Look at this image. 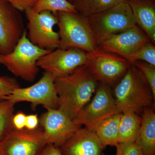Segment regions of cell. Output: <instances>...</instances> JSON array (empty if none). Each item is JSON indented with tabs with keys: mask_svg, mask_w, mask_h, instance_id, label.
Masks as SVG:
<instances>
[{
	"mask_svg": "<svg viewBox=\"0 0 155 155\" xmlns=\"http://www.w3.org/2000/svg\"><path fill=\"white\" fill-rule=\"evenodd\" d=\"M54 84L58 109L72 120L90 101L99 84L84 65L69 75L55 78Z\"/></svg>",
	"mask_w": 155,
	"mask_h": 155,
	"instance_id": "obj_1",
	"label": "cell"
},
{
	"mask_svg": "<svg viewBox=\"0 0 155 155\" xmlns=\"http://www.w3.org/2000/svg\"><path fill=\"white\" fill-rule=\"evenodd\" d=\"M24 12L28 21L27 37L29 41L46 51H52L59 48L60 36L54 29L58 22L57 14L48 11L38 13L33 8L27 9Z\"/></svg>",
	"mask_w": 155,
	"mask_h": 155,
	"instance_id": "obj_6",
	"label": "cell"
},
{
	"mask_svg": "<svg viewBox=\"0 0 155 155\" xmlns=\"http://www.w3.org/2000/svg\"><path fill=\"white\" fill-rule=\"evenodd\" d=\"M121 114L109 117L98 125L94 131L105 147H116L119 143L118 134Z\"/></svg>",
	"mask_w": 155,
	"mask_h": 155,
	"instance_id": "obj_18",
	"label": "cell"
},
{
	"mask_svg": "<svg viewBox=\"0 0 155 155\" xmlns=\"http://www.w3.org/2000/svg\"><path fill=\"white\" fill-rule=\"evenodd\" d=\"M2 141H1V140H0V147H1V144H2Z\"/></svg>",
	"mask_w": 155,
	"mask_h": 155,
	"instance_id": "obj_32",
	"label": "cell"
},
{
	"mask_svg": "<svg viewBox=\"0 0 155 155\" xmlns=\"http://www.w3.org/2000/svg\"><path fill=\"white\" fill-rule=\"evenodd\" d=\"M57 15L60 38L59 48H77L91 53L98 48L87 18L78 12H58Z\"/></svg>",
	"mask_w": 155,
	"mask_h": 155,
	"instance_id": "obj_3",
	"label": "cell"
},
{
	"mask_svg": "<svg viewBox=\"0 0 155 155\" xmlns=\"http://www.w3.org/2000/svg\"><path fill=\"white\" fill-rule=\"evenodd\" d=\"M85 65L98 82L109 85L121 80L131 64L125 58L98 48L87 53Z\"/></svg>",
	"mask_w": 155,
	"mask_h": 155,
	"instance_id": "obj_8",
	"label": "cell"
},
{
	"mask_svg": "<svg viewBox=\"0 0 155 155\" xmlns=\"http://www.w3.org/2000/svg\"><path fill=\"white\" fill-rule=\"evenodd\" d=\"M97 42L136 25L126 0L95 16L87 18Z\"/></svg>",
	"mask_w": 155,
	"mask_h": 155,
	"instance_id": "obj_7",
	"label": "cell"
},
{
	"mask_svg": "<svg viewBox=\"0 0 155 155\" xmlns=\"http://www.w3.org/2000/svg\"><path fill=\"white\" fill-rule=\"evenodd\" d=\"M116 155H144L135 141L119 143Z\"/></svg>",
	"mask_w": 155,
	"mask_h": 155,
	"instance_id": "obj_26",
	"label": "cell"
},
{
	"mask_svg": "<svg viewBox=\"0 0 155 155\" xmlns=\"http://www.w3.org/2000/svg\"><path fill=\"white\" fill-rule=\"evenodd\" d=\"M27 33L25 29L11 52L0 55V64L16 77L31 82L39 71L38 61L51 51L41 49L32 44L27 38Z\"/></svg>",
	"mask_w": 155,
	"mask_h": 155,
	"instance_id": "obj_4",
	"label": "cell"
},
{
	"mask_svg": "<svg viewBox=\"0 0 155 155\" xmlns=\"http://www.w3.org/2000/svg\"><path fill=\"white\" fill-rule=\"evenodd\" d=\"M26 116L22 112H19L14 115L12 119L13 126L17 130L25 128Z\"/></svg>",
	"mask_w": 155,
	"mask_h": 155,
	"instance_id": "obj_28",
	"label": "cell"
},
{
	"mask_svg": "<svg viewBox=\"0 0 155 155\" xmlns=\"http://www.w3.org/2000/svg\"><path fill=\"white\" fill-rule=\"evenodd\" d=\"M33 9L38 13L48 11L55 14L58 12H77L74 5L67 0H38Z\"/></svg>",
	"mask_w": 155,
	"mask_h": 155,
	"instance_id": "obj_22",
	"label": "cell"
},
{
	"mask_svg": "<svg viewBox=\"0 0 155 155\" xmlns=\"http://www.w3.org/2000/svg\"><path fill=\"white\" fill-rule=\"evenodd\" d=\"M7 99L14 104L20 102H28L34 109L38 105L43 106L47 110L58 108V97L54 78L46 72L33 85L14 90Z\"/></svg>",
	"mask_w": 155,
	"mask_h": 155,
	"instance_id": "obj_9",
	"label": "cell"
},
{
	"mask_svg": "<svg viewBox=\"0 0 155 155\" xmlns=\"http://www.w3.org/2000/svg\"><path fill=\"white\" fill-rule=\"evenodd\" d=\"M114 95L121 113L132 112L137 114L155 104V99L146 78L134 64L116 85Z\"/></svg>",
	"mask_w": 155,
	"mask_h": 155,
	"instance_id": "obj_2",
	"label": "cell"
},
{
	"mask_svg": "<svg viewBox=\"0 0 155 155\" xmlns=\"http://www.w3.org/2000/svg\"><path fill=\"white\" fill-rule=\"evenodd\" d=\"M102 155H105L104 154L102 153Z\"/></svg>",
	"mask_w": 155,
	"mask_h": 155,
	"instance_id": "obj_33",
	"label": "cell"
},
{
	"mask_svg": "<svg viewBox=\"0 0 155 155\" xmlns=\"http://www.w3.org/2000/svg\"><path fill=\"white\" fill-rule=\"evenodd\" d=\"M135 142L144 155H155V114L153 107L144 108Z\"/></svg>",
	"mask_w": 155,
	"mask_h": 155,
	"instance_id": "obj_17",
	"label": "cell"
},
{
	"mask_svg": "<svg viewBox=\"0 0 155 155\" xmlns=\"http://www.w3.org/2000/svg\"><path fill=\"white\" fill-rule=\"evenodd\" d=\"M127 60L130 64L136 61H141L155 67V45L150 41L147 42L129 56Z\"/></svg>",
	"mask_w": 155,
	"mask_h": 155,
	"instance_id": "obj_23",
	"label": "cell"
},
{
	"mask_svg": "<svg viewBox=\"0 0 155 155\" xmlns=\"http://www.w3.org/2000/svg\"><path fill=\"white\" fill-rule=\"evenodd\" d=\"M141 120V117L133 112L121 114L119 127V143L135 141Z\"/></svg>",
	"mask_w": 155,
	"mask_h": 155,
	"instance_id": "obj_19",
	"label": "cell"
},
{
	"mask_svg": "<svg viewBox=\"0 0 155 155\" xmlns=\"http://www.w3.org/2000/svg\"><path fill=\"white\" fill-rule=\"evenodd\" d=\"M47 110L39 119L46 143L60 147L81 127L59 109Z\"/></svg>",
	"mask_w": 155,
	"mask_h": 155,
	"instance_id": "obj_12",
	"label": "cell"
},
{
	"mask_svg": "<svg viewBox=\"0 0 155 155\" xmlns=\"http://www.w3.org/2000/svg\"><path fill=\"white\" fill-rule=\"evenodd\" d=\"M15 104L7 99H0V140H4L14 128L12 119Z\"/></svg>",
	"mask_w": 155,
	"mask_h": 155,
	"instance_id": "obj_21",
	"label": "cell"
},
{
	"mask_svg": "<svg viewBox=\"0 0 155 155\" xmlns=\"http://www.w3.org/2000/svg\"><path fill=\"white\" fill-rule=\"evenodd\" d=\"M109 85L101 83L94 97L72 119L75 125H84L94 131L100 123L111 116L120 114Z\"/></svg>",
	"mask_w": 155,
	"mask_h": 155,
	"instance_id": "obj_5",
	"label": "cell"
},
{
	"mask_svg": "<svg viewBox=\"0 0 155 155\" xmlns=\"http://www.w3.org/2000/svg\"><path fill=\"white\" fill-rule=\"evenodd\" d=\"M124 0H75L73 5L78 14L86 18L113 8Z\"/></svg>",
	"mask_w": 155,
	"mask_h": 155,
	"instance_id": "obj_20",
	"label": "cell"
},
{
	"mask_svg": "<svg viewBox=\"0 0 155 155\" xmlns=\"http://www.w3.org/2000/svg\"><path fill=\"white\" fill-rule=\"evenodd\" d=\"M63 155H102L105 147L94 131L79 127L59 147Z\"/></svg>",
	"mask_w": 155,
	"mask_h": 155,
	"instance_id": "obj_15",
	"label": "cell"
},
{
	"mask_svg": "<svg viewBox=\"0 0 155 155\" xmlns=\"http://www.w3.org/2000/svg\"><path fill=\"white\" fill-rule=\"evenodd\" d=\"M47 144L41 128L34 130L14 128L0 147L1 155H39Z\"/></svg>",
	"mask_w": 155,
	"mask_h": 155,
	"instance_id": "obj_11",
	"label": "cell"
},
{
	"mask_svg": "<svg viewBox=\"0 0 155 155\" xmlns=\"http://www.w3.org/2000/svg\"><path fill=\"white\" fill-rule=\"evenodd\" d=\"M136 24L155 43V4L154 0H126Z\"/></svg>",
	"mask_w": 155,
	"mask_h": 155,
	"instance_id": "obj_16",
	"label": "cell"
},
{
	"mask_svg": "<svg viewBox=\"0 0 155 155\" xmlns=\"http://www.w3.org/2000/svg\"><path fill=\"white\" fill-rule=\"evenodd\" d=\"M39 119L36 114H31L26 116L25 127L28 130H34L37 128Z\"/></svg>",
	"mask_w": 155,
	"mask_h": 155,
	"instance_id": "obj_29",
	"label": "cell"
},
{
	"mask_svg": "<svg viewBox=\"0 0 155 155\" xmlns=\"http://www.w3.org/2000/svg\"><path fill=\"white\" fill-rule=\"evenodd\" d=\"M87 61V53L77 48L62 49L58 48L42 56L37 64L53 78L65 76L83 65Z\"/></svg>",
	"mask_w": 155,
	"mask_h": 155,
	"instance_id": "obj_10",
	"label": "cell"
},
{
	"mask_svg": "<svg viewBox=\"0 0 155 155\" xmlns=\"http://www.w3.org/2000/svg\"><path fill=\"white\" fill-rule=\"evenodd\" d=\"M39 155H63L60 148L51 144H47Z\"/></svg>",
	"mask_w": 155,
	"mask_h": 155,
	"instance_id": "obj_30",
	"label": "cell"
},
{
	"mask_svg": "<svg viewBox=\"0 0 155 155\" xmlns=\"http://www.w3.org/2000/svg\"><path fill=\"white\" fill-rule=\"evenodd\" d=\"M25 29L20 12L6 0H0V55L14 49Z\"/></svg>",
	"mask_w": 155,
	"mask_h": 155,
	"instance_id": "obj_13",
	"label": "cell"
},
{
	"mask_svg": "<svg viewBox=\"0 0 155 155\" xmlns=\"http://www.w3.org/2000/svg\"><path fill=\"white\" fill-rule=\"evenodd\" d=\"M0 155H1V154H0Z\"/></svg>",
	"mask_w": 155,
	"mask_h": 155,
	"instance_id": "obj_34",
	"label": "cell"
},
{
	"mask_svg": "<svg viewBox=\"0 0 155 155\" xmlns=\"http://www.w3.org/2000/svg\"><path fill=\"white\" fill-rule=\"evenodd\" d=\"M20 87L14 78L7 75L0 76V99H7L14 90Z\"/></svg>",
	"mask_w": 155,
	"mask_h": 155,
	"instance_id": "obj_24",
	"label": "cell"
},
{
	"mask_svg": "<svg viewBox=\"0 0 155 155\" xmlns=\"http://www.w3.org/2000/svg\"><path fill=\"white\" fill-rule=\"evenodd\" d=\"M150 41L137 25L119 33L113 34L98 41V47L127 60L143 45Z\"/></svg>",
	"mask_w": 155,
	"mask_h": 155,
	"instance_id": "obj_14",
	"label": "cell"
},
{
	"mask_svg": "<svg viewBox=\"0 0 155 155\" xmlns=\"http://www.w3.org/2000/svg\"><path fill=\"white\" fill-rule=\"evenodd\" d=\"M19 12H25L29 8H33L38 0H6Z\"/></svg>",
	"mask_w": 155,
	"mask_h": 155,
	"instance_id": "obj_27",
	"label": "cell"
},
{
	"mask_svg": "<svg viewBox=\"0 0 155 155\" xmlns=\"http://www.w3.org/2000/svg\"><path fill=\"white\" fill-rule=\"evenodd\" d=\"M67 1L71 3V4H73V3L75 2V0H67Z\"/></svg>",
	"mask_w": 155,
	"mask_h": 155,
	"instance_id": "obj_31",
	"label": "cell"
},
{
	"mask_svg": "<svg viewBox=\"0 0 155 155\" xmlns=\"http://www.w3.org/2000/svg\"><path fill=\"white\" fill-rule=\"evenodd\" d=\"M133 64L139 69L144 75L155 99V67L141 61H136Z\"/></svg>",
	"mask_w": 155,
	"mask_h": 155,
	"instance_id": "obj_25",
	"label": "cell"
}]
</instances>
